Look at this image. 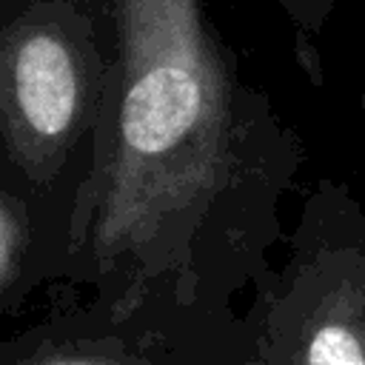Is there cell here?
Instances as JSON below:
<instances>
[{
  "label": "cell",
  "mask_w": 365,
  "mask_h": 365,
  "mask_svg": "<svg viewBox=\"0 0 365 365\" xmlns=\"http://www.w3.org/2000/svg\"><path fill=\"white\" fill-rule=\"evenodd\" d=\"M117 63L120 0H0V182L31 205L54 285Z\"/></svg>",
  "instance_id": "2"
},
{
  "label": "cell",
  "mask_w": 365,
  "mask_h": 365,
  "mask_svg": "<svg viewBox=\"0 0 365 365\" xmlns=\"http://www.w3.org/2000/svg\"><path fill=\"white\" fill-rule=\"evenodd\" d=\"M302 163L205 0H120V63L54 288L108 314H240L285 240Z\"/></svg>",
  "instance_id": "1"
},
{
  "label": "cell",
  "mask_w": 365,
  "mask_h": 365,
  "mask_svg": "<svg viewBox=\"0 0 365 365\" xmlns=\"http://www.w3.org/2000/svg\"><path fill=\"white\" fill-rule=\"evenodd\" d=\"M0 365H251L242 314L143 305L125 314L66 294L48 317L0 336Z\"/></svg>",
  "instance_id": "4"
},
{
  "label": "cell",
  "mask_w": 365,
  "mask_h": 365,
  "mask_svg": "<svg viewBox=\"0 0 365 365\" xmlns=\"http://www.w3.org/2000/svg\"><path fill=\"white\" fill-rule=\"evenodd\" d=\"M359 108L365 111V88H362V97H359Z\"/></svg>",
  "instance_id": "7"
},
{
  "label": "cell",
  "mask_w": 365,
  "mask_h": 365,
  "mask_svg": "<svg viewBox=\"0 0 365 365\" xmlns=\"http://www.w3.org/2000/svg\"><path fill=\"white\" fill-rule=\"evenodd\" d=\"M248 297L251 365H365V202L319 177Z\"/></svg>",
  "instance_id": "3"
},
{
  "label": "cell",
  "mask_w": 365,
  "mask_h": 365,
  "mask_svg": "<svg viewBox=\"0 0 365 365\" xmlns=\"http://www.w3.org/2000/svg\"><path fill=\"white\" fill-rule=\"evenodd\" d=\"M277 6L288 14L302 40H314L317 34H322L339 0H277Z\"/></svg>",
  "instance_id": "6"
},
{
  "label": "cell",
  "mask_w": 365,
  "mask_h": 365,
  "mask_svg": "<svg viewBox=\"0 0 365 365\" xmlns=\"http://www.w3.org/2000/svg\"><path fill=\"white\" fill-rule=\"evenodd\" d=\"M43 285H54V257L31 205L0 182V317Z\"/></svg>",
  "instance_id": "5"
}]
</instances>
